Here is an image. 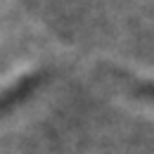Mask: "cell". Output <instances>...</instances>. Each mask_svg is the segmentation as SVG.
<instances>
[{"label": "cell", "mask_w": 154, "mask_h": 154, "mask_svg": "<svg viewBox=\"0 0 154 154\" xmlns=\"http://www.w3.org/2000/svg\"><path fill=\"white\" fill-rule=\"evenodd\" d=\"M135 85V93L142 97H147V100H154V83H137V81H133Z\"/></svg>", "instance_id": "1"}]
</instances>
